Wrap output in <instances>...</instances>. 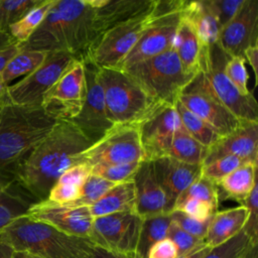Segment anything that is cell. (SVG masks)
<instances>
[{"mask_svg": "<svg viewBox=\"0 0 258 258\" xmlns=\"http://www.w3.org/2000/svg\"><path fill=\"white\" fill-rule=\"evenodd\" d=\"M85 94L84 61L76 60L46 92L41 107L57 120H72L80 113Z\"/></svg>", "mask_w": 258, "mask_h": 258, "instance_id": "13", "label": "cell"}, {"mask_svg": "<svg viewBox=\"0 0 258 258\" xmlns=\"http://www.w3.org/2000/svg\"><path fill=\"white\" fill-rule=\"evenodd\" d=\"M256 169L257 163L247 162L225 176L216 184L219 200L230 199L239 204L244 201L257 184Z\"/></svg>", "mask_w": 258, "mask_h": 258, "instance_id": "26", "label": "cell"}, {"mask_svg": "<svg viewBox=\"0 0 258 258\" xmlns=\"http://www.w3.org/2000/svg\"><path fill=\"white\" fill-rule=\"evenodd\" d=\"M39 2L40 0H0V31L7 32L12 24Z\"/></svg>", "mask_w": 258, "mask_h": 258, "instance_id": "36", "label": "cell"}, {"mask_svg": "<svg viewBox=\"0 0 258 258\" xmlns=\"http://www.w3.org/2000/svg\"><path fill=\"white\" fill-rule=\"evenodd\" d=\"M155 1L156 0H94L97 40L102 34L114 26L150 10L154 6Z\"/></svg>", "mask_w": 258, "mask_h": 258, "instance_id": "22", "label": "cell"}, {"mask_svg": "<svg viewBox=\"0 0 258 258\" xmlns=\"http://www.w3.org/2000/svg\"><path fill=\"white\" fill-rule=\"evenodd\" d=\"M174 106L183 128L203 146L208 148L221 138V136L210 125L188 111L178 101Z\"/></svg>", "mask_w": 258, "mask_h": 258, "instance_id": "34", "label": "cell"}, {"mask_svg": "<svg viewBox=\"0 0 258 258\" xmlns=\"http://www.w3.org/2000/svg\"><path fill=\"white\" fill-rule=\"evenodd\" d=\"M97 38L94 0H55L42 23L19 48L66 51L84 60Z\"/></svg>", "mask_w": 258, "mask_h": 258, "instance_id": "2", "label": "cell"}, {"mask_svg": "<svg viewBox=\"0 0 258 258\" xmlns=\"http://www.w3.org/2000/svg\"><path fill=\"white\" fill-rule=\"evenodd\" d=\"M241 258H243V256H242V257H241Z\"/></svg>", "mask_w": 258, "mask_h": 258, "instance_id": "58", "label": "cell"}, {"mask_svg": "<svg viewBox=\"0 0 258 258\" xmlns=\"http://www.w3.org/2000/svg\"><path fill=\"white\" fill-rule=\"evenodd\" d=\"M211 247L208 246L206 243L200 245L198 248H196L195 250H192L191 252L182 255V256H178L177 258H205L206 255L211 251Z\"/></svg>", "mask_w": 258, "mask_h": 258, "instance_id": "51", "label": "cell"}, {"mask_svg": "<svg viewBox=\"0 0 258 258\" xmlns=\"http://www.w3.org/2000/svg\"><path fill=\"white\" fill-rule=\"evenodd\" d=\"M225 156L258 161V122L242 121L237 129L208 147L202 166Z\"/></svg>", "mask_w": 258, "mask_h": 258, "instance_id": "20", "label": "cell"}, {"mask_svg": "<svg viewBox=\"0 0 258 258\" xmlns=\"http://www.w3.org/2000/svg\"><path fill=\"white\" fill-rule=\"evenodd\" d=\"M7 88H8V85L4 83V81L2 80L1 75H0V113L4 107L11 104L9 101V98H8Z\"/></svg>", "mask_w": 258, "mask_h": 258, "instance_id": "52", "label": "cell"}, {"mask_svg": "<svg viewBox=\"0 0 258 258\" xmlns=\"http://www.w3.org/2000/svg\"><path fill=\"white\" fill-rule=\"evenodd\" d=\"M169 240L173 242L177 249L178 256L185 255L196 248H198L200 245L205 243V240L199 239L187 232L183 231L181 228H179L175 223L171 221L168 231H167V237Z\"/></svg>", "mask_w": 258, "mask_h": 258, "instance_id": "44", "label": "cell"}, {"mask_svg": "<svg viewBox=\"0 0 258 258\" xmlns=\"http://www.w3.org/2000/svg\"><path fill=\"white\" fill-rule=\"evenodd\" d=\"M243 258H258V245H251L243 255Z\"/></svg>", "mask_w": 258, "mask_h": 258, "instance_id": "55", "label": "cell"}, {"mask_svg": "<svg viewBox=\"0 0 258 258\" xmlns=\"http://www.w3.org/2000/svg\"><path fill=\"white\" fill-rule=\"evenodd\" d=\"M90 174L91 168L86 164L79 163L71 166L52 185L46 200L58 205L75 202L79 199L82 186Z\"/></svg>", "mask_w": 258, "mask_h": 258, "instance_id": "27", "label": "cell"}, {"mask_svg": "<svg viewBox=\"0 0 258 258\" xmlns=\"http://www.w3.org/2000/svg\"><path fill=\"white\" fill-rule=\"evenodd\" d=\"M247 162L251 161L240 158L238 156H225L202 166V176L217 184L233 170Z\"/></svg>", "mask_w": 258, "mask_h": 258, "instance_id": "37", "label": "cell"}, {"mask_svg": "<svg viewBox=\"0 0 258 258\" xmlns=\"http://www.w3.org/2000/svg\"><path fill=\"white\" fill-rule=\"evenodd\" d=\"M183 107L210 125L221 137L242 123L216 96L203 72H199L177 100Z\"/></svg>", "mask_w": 258, "mask_h": 258, "instance_id": "11", "label": "cell"}, {"mask_svg": "<svg viewBox=\"0 0 258 258\" xmlns=\"http://www.w3.org/2000/svg\"><path fill=\"white\" fill-rule=\"evenodd\" d=\"M182 14L192 24L203 46L218 41L221 27L208 0L185 1Z\"/></svg>", "mask_w": 258, "mask_h": 258, "instance_id": "25", "label": "cell"}, {"mask_svg": "<svg viewBox=\"0 0 258 258\" xmlns=\"http://www.w3.org/2000/svg\"><path fill=\"white\" fill-rule=\"evenodd\" d=\"M225 75L236 89L243 95H248V73L246 70V59L244 56H230L224 68Z\"/></svg>", "mask_w": 258, "mask_h": 258, "instance_id": "41", "label": "cell"}, {"mask_svg": "<svg viewBox=\"0 0 258 258\" xmlns=\"http://www.w3.org/2000/svg\"><path fill=\"white\" fill-rule=\"evenodd\" d=\"M76 164L90 168L144 160L138 125H114L104 136L76 157Z\"/></svg>", "mask_w": 258, "mask_h": 258, "instance_id": "8", "label": "cell"}, {"mask_svg": "<svg viewBox=\"0 0 258 258\" xmlns=\"http://www.w3.org/2000/svg\"><path fill=\"white\" fill-rule=\"evenodd\" d=\"M251 245L254 244L242 230L229 241L212 248L205 258H241Z\"/></svg>", "mask_w": 258, "mask_h": 258, "instance_id": "39", "label": "cell"}, {"mask_svg": "<svg viewBox=\"0 0 258 258\" xmlns=\"http://www.w3.org/2000/svg\"><path fill=\"white\" fill-rule=\"evenodd\" d=\"M246 219L247 209L241 205L216 212L211 218L205 243L211 248L224 244L242 231Z\"/></svg>", "mask_w": 258, "mask_h": 258, "instance_id": "23", "label": "cell"}, {"mask_svg": "<svg viewBox=\"0 0 258 258\" xmlns=\"http://www.w3.org/2000/svg\"><path fill=\"white\" fill-rule=\"evenodd\" d=\"M33 204L17 189L0 185V232L14 220L26 215Z\"/></svg>", "mask_w": 258, "mask_h": 258, "instance_id": "32", "label": "cell"}, {"mask_svg": "<svg viewBox=\"0 0 258 258\" xmlns=\"http://www.w3.org/2000/svg\"><path fill=\"white\" fill-rule=\"evenodd\" d=\"M115 184L117 183L91 173L82 186L79 199L67 205L72 207H90L99 201Z\"/></svg>", "mask_w": 258, "mask_h": 258, "instance_id": "35", "label": "cell"}, {"mask_svg": "<svg viewBox=\"0 0 258 258\" xmlns=\"http://www.w3.org/2000/svg\"><path fill=\"white\" fill-rule=\"evenodd\" d=\"M185 74L196 76L200 72L203 45L190 21L183 16L176 32L174 46Z\"/></svg>", "mask_w": 258, "mask_h": 258, "instance_id": "24", "label": "cell"}, {"mask_svg": "<svg viewBox=\"0 0 258 258\" xmlns=\"http://www.w3.org/2000/svg\"><path fill=\"white\" fill-rule=\"evenodd\" d=\"M170 223L171 218L169 214H162L142 219L135 255L138 258H146L149 249L155 243L167 237V231Z\"/></svg>", "mask_w": 258, "mask_h": 258, "instance_id": "30", "label": "cell"}, {"mask_svg": "<svg viewBox=\"0 0 258 258\" xmlns=\"http://www.w3.org/2000/svg\"><path fill=\"white\" fill-rule=\"evenodd\" d=\"M0 241L16 253L38 258H87L94 246L89 239L67 235L26 215L17 218L1 231Z\"/></svg>", "mask_w": 258, "mask_h": 258, "instance_id": "3", "label": "cell"}, {"mask_svg": "<svg viewBox=\"0 0 258 258\" xmlns=\"http://www.w3.org/2000/svg\"><path fill=\"white\" fill-rule=\"evenodd\" d=\"M229 57L217 42L203 46L200 71L219 100L239 120L258 122V104L253 93L241 94L225 75L224 68Z\"/></svg>", "mask_w": 258, "mask_h": 258, "instance_id": "7", "label": "cell"}, {"mask_svg": "<svg viewBox=\"0 0 258 258\" xmlns=\"http://www.w3.org/2000/svg\"><path fill=\"white\" fill-rule=\"evenodd\" d=\"M154 7L155 4L150 10L120 23L102 34L84 60L90 61L100 69L118 68L156 17Z\"/></svg>", "mask_w": 258, "mask_h": 258, "instance_id": "9", "label": "cell"}, {"mask_svg": "<svg viewBox=\"0 0 258 258\" xmlns=\"http://www.w3.org/2000/svg\"><path fill=\"white\" fill-rule=\"evenodd\" d=\"M55 3V0H40L20 20L12 24L7 33L17 44L24 43L42 23L45 16Z\"/></svg>", "mask_w": 258, "mask_h": 258, "instance_id": "31", "label": "cell"}, {"mask_svg": "<svg viewBox=\"0 0 258 258\" xmlns=\"http://www.w3.org/2000/svg\"><path fill=\"white\" fill-rule=\"evenodd\" d=\"M110 121L114 125H139L160 105L124 70L98 68Z\"/></svg>", "mask_w": 258, "mask_h": 258, "instance_id": "5", "label": "cell"}, {"mask_svg": "<svg viewBox=\"0 0 258 258\" xmlns=\"http://www.w3.org/2000/svg\"><path fill=\"white\" fill-rule=\"evenodd\" d=\"M247 209V219L243 232L248 236L251 243L258 245V186L253 187L249 196L240 203Z\"/></svg>", "mask_w": 258, "mask_h": 258, "instance_id": "42", "label": "cell"}, {"mask_svg": "<svg viewBox=\"0 0 258 258\" xmlns=\"http://www.w3.org/2000/svg\"><path fill=\"white\" fill-rule=\"evenodd\" d=\"M179 198H195L210 204L216 211L219 209V195L217 185L205 178L200 176L196 181H194L180 196ZM178 198V199H179Z\"/></svg>", "mask_w": 258, "mask_h": 258, "instance_id": "40", "label": "cell"}, {"mask_svg": "<svg viewBox=\"0 0 258 258\" xmlns=\"http://www.w3.org/2000/svg\"><path fill=\"white\" fill-rule=\"evenodd\" d=\"M57 119L42 107L9 104L0 113V173L17 164L50 132Z\"/></svg>", "mask_w": 258, "mask_h": 258, "instance_id": "4", "label": "cell"}, {"mask_svg": "<svg viewBox=\"0 0 258 258\" xmlns=\"http://www.w3.org/2000/svg\"><path fill=\"white\" fill-rule=\"evenodd\" d=\"M0 258H15L14 250L2 241H0Z\"/></svg>", "mask_w": 258, "mask_h": 258, "instance_id": "53", "label": "cell"}, {"mask_svg": "<svg viewBox=\"0 0 258 258\" xmlns=\"http://www.w3.org/2000/svg\"><path fill=\"white\" fill-rule=\"evenodd\" d=\"M135 191L133 179L117 183L99 201L89 207L93 218L122 212H134Z\"/></svg>", "mask_w": 258, "mask_h": 258, "instance_id": "28", "label": "cell"}, {"mask_svg": "<svg viewBox=\"0 0 258 258\" xmlns=\"http://www.w3.org/2000/svg\"><path fill=\"white\" fill-rule=\"evenodd\" d=\"M85 67L86 94L83 107L71 121L94 143L104 136L114 124L110 121L104 94L98 79V67L83 60Z\"/></svg>", "mask_w": 258, "mask_h": 258, "instance_id": "14", "label": "cell"}, {"mask_svg": "<svg viewBox=\"0 0 258 258\" xmlns=\"http://www.w3.org/2000/svg\"><path fill=\"white\" fill-rule=\"evenodd\" d=\"M19 44L16 42H13L10 45L0 49V75L6 68L9 60L19 51Z\"/></svg>", "mask_w": 258, "mask_h": 258, "instance_id": "49", "label": "cell"}, {"mask_svg": "<svg viewBox=\"0 0 258 258\" xmlns=\"http://www.w3.org/2000/svg\"><path fill=\"white\" fill-rule=\"evenodd\" d=\"M141 162L96 165L91 167V173L103 177L111 182L121 183L133 179V176L135 175Z\"/></svg>", "mask_w": 258, "mask_h": 258, "instance_id": "38", "label": "cell"}, {"mask_svg": "<svg viewBox=\"0 0 258 258\" xmlns=\"http://www.w3.org/2000/svg\"><path fill=\"white\" fill-rule=\"evenodd\" d=\"M221 29L234 17L244 0H208Z\"/></svg>", "mask_w": 258, "mask_h": 258, "instance_id": "46", "label": "cell"}, {"mask_svg": "<svg viewBox=\"0 0 258 258\" xmlns=\"http://www.w3.org/2000/svg\"><path fill=\"white\" fill-rule=\"evenodd\" d=\"M87 258H136L135 254L134 255H127V254H121V253H116L112 251L105 250L103 248L93 246L92 249L90 250V253Z\"/></svg>", "mask_w": 258, "mask_h": 258, "instance_id": "48", "label": "cell"}, {"mask_svg": "<svg viewBox=\"0 0 258 258\" xmlns=\"http://www.w3.org/2000/svg\"><path fill=\"white\" fill-rule=\"evenodd\" d=\"M155 177L165 196V213L170 214L179 196L202 175V165L187 164L170 157L152 160Z\"/></svg>", "mask_w": 258, "mask_h": 258, "instance_id": "19", "label": "cell"}, {"mask_svg": "<svg viewBox=\"0 0 258 258\" xmlns=\"http://www.w3.org/2000/svg\"><path fill=\"white\" fill-rule=\"evenodd\" d=\"M182 10L156 16L117 69H125L173 48Z\"/></svg>", "mask_w": 258, "mask_h": 258, "instance_id": "15", "label": "cell"}, {"mask_svg": "<svg viewBox=\"0 0 258 258\" xmlns=\"http://www.w3.org/2000/svg\"><path fill=\"white\" fill-rule=\"evenodd\" d=\"M177 249L173 242L165 238L155 243L148 251L146 258H177Z\"/></svg>", "mask_w": 258, "mask_h": 258, "instance_id": "47", "label": "cell"}, {"mask_svg": "<svg viewBox=\"0 0 258 258\" xmlns=\"http://www.w3.org/2000/svg\"><path fill=\"white\" fill-rule=\"evenodd\" d=\"M15 258H38V257L29 255V254H25V253H16L15 252Z\"/></svg>", "mask_w": 258, "mask_h": 258, "instance_id": "56", "label": "cell"}, {"mask_svg": "<svg viewBox=\"0 0 258 258\" xmlns=\"http://www.w3.org/2000/svg\"><path fill=\"white\" fill-rule=\"evenodd\" d=\"M169 215L171 221L183 231L199 239L205 240L211 219L207 221H199L179 211H172Z\"/></svg>", "mask_w": 258, "mask_h": 258, "instance_id": "45", "label": "cell"}, {"mask_svg": "<svg viewBox=\"0 0 258 258\" xmlns=\"http://www.w3.org/2000/svg\"><path fill=\"white\" fill-rule=\"evenodd\" d=\"M135 256H136V255H135ZM136 258H138V257H137V256H136Z\"/></svg>", "mask_w": 258, "mask_h": 258, "instance_id": "57", "label": "cell"}, {"mask_svg": "<svg viewBox=\"0 0 258 258\" xmlns=\"http://www.w3.org/2000/svg\"><path fill=\"white\" fill-rule=\"evenodd\" d=\"M142 219L134 212H122L95 218L89 240L108 251L134 255Z\"/></svg>", "mask_w": 258, "mask_h": 258, "instance_id": "12", "label": "cell"}, {"mask_svg": "<svg viewBox=\"0 0 258 258\" xmlns=\"http://www.w3.org/2000/svg\"><path fill=\"white\" fill-rule=\"evenodd\" d=\"M245 59L248 60L254 76H255V84H257V76H258V45L251 46L247 48L244 52Z\"/></svg>", "mask_w": 258, "mask_h": 258, "instance_id": "50", "label": "cell"}, {"mask_svg": "<svg viewBox=\"0 0 258 258\" xmlns=\"http://www.w3.org/2000/svg\"><path fill=\"white\" fill-rule=\"evenodd\" d=\"M76 60L79 59L66 51L47 52L45 59L36 70L8 86L10 103L23 107H41L46 92Z\"/></svg>", "mask_w": 258, "mask_h": 258, "instance_id": "10", "label": "cell"}, {"mask_svg": "<svg viewBox=\"0 0 258 258\" xmlns=\"http://www.w3.org/2000/svg\"><path fill=\"white\" fill-rule=\"evenodd\" d=\"M181 125L174 105H160L139 125L144 160L164 157L174 132Z\"/></svg>", "mask_w": 258, "mask_h": 258, "instance_id": "16", "label": "cell"}, {"mask_svg": "<svg viewBox=\"0 0 258 258\" xmlns=\"http://www.w3.org/2000/svg\"><path fill=\"white\" fill-rule=\"evenodd\" d=\"M92 144L71 120H57L50 132L17 164L9 183H16L17 190L32 204L44 201L58 177Z\"/></svg>", "mask_w": 258, "mask_h": 258, "instance_id": "1", "label": "cell"}, {"mask_svg": "<svg viewBox=\"0 0 258 258\" xmlns=\"http://www.w3.org/2000/svg\"><path fill=\"white\" fill-rule=\"evenodd\" d=\"M121 70L162 105H175L183 89L195 77L184 73L174 48Z\"/></svg>", "mask_w": 258, "mask_h": 258, "instance_id": "6", "label": "cell"}, {"mask_svg": "<svg viewBox=\"0 0 258 258\" xmlns=\"http://www.w3.org/2000/svg\"><path fill=\"white\" fill-rule=\"evenodd\" d=\"M135 205L134 213L141 219L165 213V196L155 177L153 163L143 160L133 176Z\"/></svg>", "mask_w": 258, "mask_h": 258, "instance_id": "21", "label": "cell"}, {"mask_svg": "<svg viewBox=\"0 0 258 258\" xmlns=\"http://www.w3.org/2000/svg\"><path fill=\"white\" fill-rule=\"evenodd\" d=\"M217 43L229 56H244L258 45V1L244 0L234 17L220 30Z\"/></svg>", "mask_w": 258, "mask_h": 258, "instance_id": "18", "label": "cell"}, {"mask_svg": "<svg viewBox=\"0 0 258 258\" xmlns=\"http://www.w3.org/2000/svg\"><path fill=\"white\" fill-rule=\"evenodd\" d=\"M14 41L12 40V38L10 37V35L7 32H3L0 31V49L10 45L11 43H13Z\"/></svg>", "mask_w": 258, "mask_h": 258, "instance_id": "54", "label": "cell"}, {"mask_svg": "<svg viewBox=\"0 0 258 258\" xmlns=\"http://www.w3.org/2000/svg\"><path fill=\"white\" fill-rule=\"evenodd\" d=\"M207 148L191 137L182 125L174 132L170 146L164 157L195 165H202Z\"/></svg>", "mask_w": 258, "mask_h": 258, "instance_id": "29", "label": "cell"}, {"mask_svg": "<svg viewBox=\"0 0 258 258\" xmlns=\"http://www.w3.org/2000/svg\"><path fill=\"white\" fill-rule=\"evenodd\" d=\"M173 211L182 212L199 221H207L211 219L216 212H218L210 204L195 198L177 199Z\"/></svg>", "mask_w": 258, "mask_h": 258, "instance_id": "43", "label": "cell"}, {"mask_svg": "<svg viewBox=\"0 0 258 258\" xmlns=\"http://www.w3.org/2000/svg\"><path fill=\"white\" fill-rule=\"evenodd\" d=\"M46 54L44 51L19 49L1 73L2 80L9 86L15 79L29 75L43 62Z\"/></svg>", "mask_w": 258, "mask_h": 258, "instance_id": "33", "label": "cell"}, {"mask_svg": "<svg viewBox=\"0 0 258 258\" xmlns=\"http://www.w3.org/2000/svg\"><path fill=\"white\" fill-rule=\"evenodd\" d=\"M26 216L48 224L67 235L84 239L90 238L94 221L89 207L58 205L47 200L30 206Z\"/></svg>", "mask_w": 258, "mask_h": 258, "instance_id": "17", "label": "cell"}]
</instances>
